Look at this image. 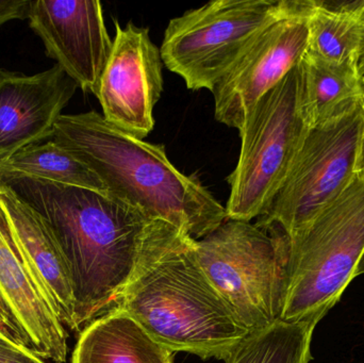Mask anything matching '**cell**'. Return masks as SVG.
Here are the masks:
<instances>
[{
    "label": "cell",
    "mask_w": 364,
    "mask_h": 363,
    "mask_svg": "<svg viewBox=\"0 0 364 363\" xmlns=\"http://www.w3.org/2000/svg\"><path fill=\"white\" fill-rule=\"evenodd\" d=\"M110 57L96 97L102 117L119 129L144 140L155 127L154 109L164 92L161 51L149 28L115 21Z\"/></svg>",
    "instance_id": "obj_10"
},
{
    "label": "cell",
    "mask_w": 364,
    "mask_h": 363,
    "mask_svg": "<svg viewBox=\"0 0 364 363\" xmlns=\"http://www.w3.org/2000/svg\"><path fill=\"white\" fill-rule=\"evenodd\" d=\"M360 72H361V75H363V85H364V53L363 55V59H361V62H360Z\"/></svg>",
    "instance_id": "obj_22"
},
{
    "label": "cell",
    "mask_w": 364,
    "mask_h": 363,
    "mask_svg": "<svg viewBox=\"0 0 364 363\" xmlns=\"http://www.w3.org/2000/svg\"><path fill=\"white\" fill-rule=\"evenodd\" d=\"M0 334L42 360L66 362L68 334L30 274L0 204Z\"/></svg>",
    "instance_id": "obj_12"
},
{
    "label": "cell",
    "mask_w": 364,
    "mask_h": 363,
    "mask_svg": "<svg viewBox=\"0 0 364 363\" xmlns=\"http://www.w3.org/2000/svg\"><path fill=\"white\" fill-rule=\"evenodd\" d=\"M0 204L19 253L45 300L64 327L78 330L70 269L50 226L33 207L2 183Z\"/></svg>",
    "instance_id": "obj_14"
},
{
    "label": "cell",
    "mask_w": 364,
    "mask_h": 363,
    "mask_svg": "<svg viewBox=\"0 0 364 363\" xmlns=\"http://www.w3.org/2000/svg\"><path fill=\"white\" fill-rule=\"evenodd\" d=\"M318 323L276 322L250 332L225 360L226 363H309L312 336Z\"/></svg>",
    "instance_id": "obj_19"
},
{
    "label": "cell",
    "mask_w": 364,
    "mask_h": 363,
    "mask_svg": "<svg viewBox=\"0 0 364 363\" xmlns=\"http://www.w3.org/2000/svg\"><path fill=\"white\" fill-rule=\"evenodd\" d=\"M29 26L47 57L85 93L96 96L113 40L97 0H31Z\"/></svg>",
    "instance_id": "obj_11"
},
{
    "label": "cell",
    "mask_w": 364,
    "mask_h": 363,
    "mask_svg": "<svg viewBox=\"0 0 364 363\" xmlns=\"http://www.w3.org/2000/svg\"><path fill=\"white\" fill-rule=\"evenodd\" d=\"M205 274L250 332L280 321L288 283L289 239L275 228L226 220L194 241Z\"/></svg>",
    "instance_id": "obj_5"
},
{
    "label": "cell",
    "mask_w": 364,
    "mask_h": 363,
    "mask_svg": "<svg viewBox=\"0 0 364 363\" xmlns=\"http://www.w3.org/2000/svg\"><path fill=\"white\" fill-rule=\"evenodd\" d=\"M299 68L301 113L308 127L328 123L364 102L358 64L335 63L306 50Z\"/></svg>",
    "instance_id": "obj_16"
},
{
    "label": "cell",
    "mask_w": 364,
    "mask_h": 363,
    "mask_svg": "<svg viewBox=\"0 0 364 363\" xmlns=\"http://www.w3.org/2000/svg\"><path fill=\"white\" fill-rule=\"evenodd\" d=\"M50 226L68 262L78 330L114 306L149 258L186 234L110 192L49 181H0Z\"/></svg>",
    "instance_id": "obj_1"
},
{
    "label": "cell",
    "mask_w": 364,
    "mask_h": 363,
    "mask_svg": "<svg viewBox=\"0 0 364 363\" xmlns=\"http://www.w3.org/2000/svg\"><path fill=\"white\" fill-rule=\"evenodd\" d=\"M31 0H0V27L13 19H28Z\"/></svg>",
    "instance_id": "obj_20"
},
{
    "label": "cell",
    "mask_w": 364,
    "mask_h": 363,
    "mask_svg": "<svg viewBox=\"0 0 364 363\" xmlns=\"http://www.w3.org/2000/svg\"><path fill=\"white\" fill-rule=\"evenodd\" d=\"M288 239V283L280 320L318 323L356 278L364 251V170Z\"/></svg>",
    "instance_id": "obj_4"
},
{
    "label": "cell",
    "mask_w": 364,
    "mask_h": 363,
    "mask_svg": "<svg viewBox=\"0 0 364 363\" xmlns=\"http://www.w3.org/2000/svg\"><path fill=\"white\" fill-rule=\"evenodd\" d=\"M307 50L327 61L360 66L364 53V0H314Z\"/></svg>",
    "instance_id": "obj_17"
},
{
    "label": "cell",
    "mask_w": 364,
    "mask_h": 363,
    "mask_svg": "<svg viewBox=\"0 0 364 363\" xmlns=\"http://www.w3.org/2000/svg\"><path fill=\"white\" fill-rule=\"evenodd\" d=\"M2 338H4V336H2V335H1V334H0V339H2Z\"/></svg>",
    "instance_id": "obj_24"
},
{
    "label": "cell",
    "mask_w": 364,
    "mask_h": 363,
    "mask_svg": "<svg viewBox=\"0 0 364 363\" xmlns=\"http://www.w3.org/2000/svg\"><path fill=\"white\" fill-rule=\"evenodd\" d=\"M173 354L129 315L111 308L80 332L72 363H174Z\"/></svg>",
    "instance_id": "obj_15"
},
{
    "label": "cell",
    "mask_w": 364,
    "mask_h": 363,
    "mask_svg": "<svg viewBox=\"0 0 364 363\" xmlns=\"http://www.w3.org/2000/svg\"><path fill=\"white\" fill-rule=\"evenodd\" d=\"M288 0H214L168 23L160 51L192 91L214 87Z\"/></svg>",
    "instance_id": "obj_8"
},
{
    "label": "cell",
    "mask_w": 364,
    "mask_h": 363,
    "mask_svg": "<svg viewBox=\"0 0 364 363\" xmlns=\"http://www.w3.org/2000/svg\"><path fill=\"white\" fill-rule=\"evenodd\" d=\"M360 170H364V144H363V156H361Z\"/></svg>",
    "instance_id": "obj_23"
},
{
    "label": "cell",
    "mask_w": 364,
    "mask_h": 363,
    "mask_svg": "<svg viewBox=\"0 0 364 363\" xmlns=\"http://www.w3.org/2000/svg\"><path fill=\"white\" fill-rule=\"evenodd\" d=\"M53 140L87 164L108 192L195 240L227 220L225 207L199 178L174 166L164 145L119 129L96 111L62 114Z\"/></svg>",
    "instance_id": "obj_2"
},
{
    "label": "cell",
    "mask_w": 364,
    "mask_h": 363,
    "mask_svg": "<svg viewBox=\"0 0 364 363\" xmlns=\"http://www.w3.org/2000/svg\"><path fill=\"white\" fill-rule=\"evenodd\" d=\"M27 178L108 192L102 179L53 139L29 145L0 162V181Z\"/></svg>",
    "instance_id": "obj_18"
},
{
    "label": "cell",
    "mask_w": 364,
    "mask_h": 363,
    "mask_svg": "<svg viewBox=\"0 0 364 363\" xmlns=\"http://www.w3.org/2000/svg\"><path fill=\"white\" fill-rule=\"evenodd\" d=\"M314 0H288L214 87V117L239 131L257 102L299 64L309 40Z\"/></svg>",
    "instance_id": "obj_9"
},
{
    "label": "cell",
    "mask_w": 364,
    "mask_h": 363,
    "mask_svg": "<svg viewBox=\"0 0 364 363\" xmlns=\"http://www.w3.org/2000/svg\"><path fill=\"white\" fill-rule=\"evenodd\" d=\"M363 144L364 102L309 128L284 185L256 225L275 228L288 238L304 229L356 178Z\"/></svg>",
    "instance_id": "obj_7"
},
{
    "label": "cell",
    "mask_w": 364,
    "mask_h": 363,
    "mask_svg": "<svg viewBox=\"0 0 364 363\" xmlns=\"http://www.w3.org/2000/svg\"><path fill=\"white\" fill-rule=\"evenodd\" d=\"M364 274V251L363 256H361L360 261H359L358 266H357L356 273H355V276L358 277L360 275Z\"/></svg>",
    "instance_id": "obj_21"
},
{
    "label": "cell",
    "mask_w": 364,
    "mask_h": 363,
    "mask_svg": "<svg viewBox=\"0 0 364 363\" xmlns=\"http://www.w3.org/2000/svg\"><path fill=\"white\" fill-rule=\"evenodd\" d=\"M194 241L179 234L149 258L112 308L172 352L226 360L250 332L203 272Z\"/></svg>",
    "instance_id": "obj_3"
},
{
    "label": "cell",
    "mask_w": 364,
    "mask_h": 363,
    "mask_svg": "<svg viewBox=\"0 0 364 363\" xmlns=\"http://www.w3.org/2000/svg\"><path fill=\"white\" fill-rule=\"evenodd\" d=\"M77 89L58 64L31 76L0 68V162L53 139L55 123Z\"/></svg>",
    "instance_id": "obj_13"
},
{
    "label": "cell",
    "mask_w": 364,
    "mask_h": 363,
    "mask_svg": "<svg viewBox=\"0 0 364 363\" xmlns=\"http://www.w3.org/2000/svg\"><path fill=\"white\" fill-rule=\"evenodd\" d=\"M309 127L301 108L299 62L252 109L241 130L230 185L227 220L262 217L284 185Z\"/></svg>",
    "instance_id": "obj_6"
}]
</instances>
